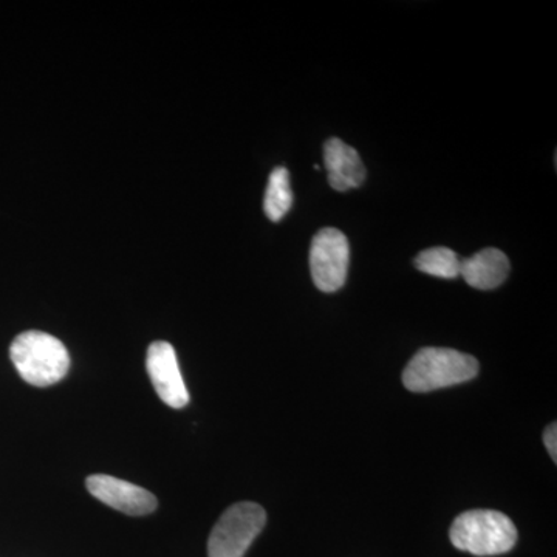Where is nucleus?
Segmentation results:
<instances>
[{
	"label": "nucleus",
	"instance_id": "nucleus-1",
	"mask_svg": "<svg viewBox=\"0 0 557 557\" xmlns=\"http://www.w3.org/2000/svg\"><path fill=\"white\" fill-rule=\"evenodd\" d=\"M479 375V361L453 348H421L403 372V383L410 392L437 391L468 383Z\"/></svg>",
	"mask_w": 557,
	"mask_h": 557
},
{
	"label": "nucleus",
	"instance_id": "nucleus-2",
	"mask_svg": "<svg viewBox=\"0 0 557 557\" xmlns=\"http://www.w3.org/2000/svg\"><path fill=\"white\" fill-rule=\"evenodd\" d=\"M10 358L25 383L49 387L69 373L67 348L49 333L28 330L11 343Z\"/></svg>",
	"mask_w": 557,
	"mask_h": 557
},
{
	"label": "nucleus",
	"instance_id": "nucleus-3",
	"mask_svg": "<svg viewBox=\"0 0 557 557\" xmlns=\"http://www.w3.org/2000/svg\"><path fill=\"white\" fill-rule=\"evenodd\" d=\"M450 542L461 552L474 556H498L511 552L518 530L504 512L474 509L458 516L449 531Z\"/></svg>",
	"mask_w": 557,
	"mask_h": 557
},
{
	"label": "nucleus",
	"instance_id": "nucleus-4",
	"mask_svg": "<svg viewBox=\"0 0 557 557\" xmlns=\"http://www.w3.org/2000/svg\"><path fill=\"white\" fill-rule=\"evenodd\" d=\"M267 523L265 509L240 502L223 512L208 541L209 557H244Z\"/></svg>",
	"mask_w": 557,
	"mask_h": 557
},
{
	"label": "nucleus",
	"instance_id": "nucleus-5",
	"mask_svg": "<svg viewBox=\"0 0 557 557\" xmlns=\"http://www.w3.org/2000/svg\"><path fill=\"white\" fill-rule=\"evenodd\" d=\"M350 265V245L346 234L336 228H322L310 248V271L321 292L335 293L344 287Z\"/></svg>",
	"mask_w": 557,
	"mask_h": 557
},
{
	"label": "nucleus",
	"instance_id": "nucleus-6",
	"mask_svg": "<svg viewBox=\"0 0 557 557\" xmlns=\"http://www.w3.org/2000/svg\"><path fill=\"white\" fill-rule=\"evenodd\" d=\"M146 369L164 405L174 409H182L188 405L189 392L180 372L177 354L170 343L157 341L150 344Z\"/></svg>",
	"mask_w": 557,
	"mask_h": 557
},
{
	"label": "nucleus",
	"instance_id": "nucleus-7",
	"mask_svg": "<svg viewBox=\"0 0 557 557\" xmlns=\"http://www.w3.org/2000/svg\"><path fill=\"white\" fill-rule=\"evenodd\" d=\"M87 490L91 496L97 497L102 504L124 515L146 516L156 511L157 497L145 487L134 485L112 478V475L95 474L87 479Z\"/></svg>",
	"mask_w": 557,
	"mask_h": 557
},
{
	"label": "nucleus",
	"instance_id": "nucleus-8",
	"mask_svg": "<svg viewBox=\"0 0 557 557\" xmlns=\"http://www.w3.org/2000/svg\"><path fill=\"white\" fill-rule=\"evenodd\" d=\"M324 164L329 183L338 193L358 188L364 183L366 168L358 150L339 138H330L324 145Z\"/></svg>",
	"mask_w": 557,
	"mask_h": 557
},
{
	"label": "nucleus",
	"instance_id": "nucleus-9",
	"mask_svg": "<svg viewBox=\"0 0 557 557\" xmlns=\"http://www.w3.org/2000/svg\"><path fill=\"white\" fill-rule=\"evenodd\" d=\"M509 260L497 248H486L475 252L471 258L461 259L460 276L468 285L478 289H494L507 281Z\"/></svg>",
	"mask_w": 557,
	"mask_h": 557
},
{
	"label": "nucleus",
	"instance_id": "nucleus-10",
	"mask_svg": "<svg viewBox=\"0 0 557 557\" xmlns=\"http://www.w3.org/2000/svg\"><path fill=\"white\" fill-rule=\"evenodd\" d=\"M292 205L293 190L288 171L285 168H276L271 172L269 186L265 190V200H263L267 218L271 222H278L287 215Z\"/></svg>",
	"mask_w": 557,
	"mask_h": 557
},
{
	"label": "nucleus",
	"instance_id": "nucleus-11",
	"mask_svg": "<svg viewBox=\"0 0 557 557\" xmlns=\"http://www.w3.org/2000/svg\"><path fill=\"white\" fill-rule=\"evenodd\" d=\"M460 262L457 252L446 247L424 249L416 258V267L429 276L457 278L460 276Z\"/></svg>",
	"mask_w": 557,
	"mask_h": 557
},
{
	"label": "nucleus",
	"instance_id": "nucleus-12",
	"mask_svg": "<svg viewBox=\"0 0 557 557\" xmlns=\"http://www.w3.org/2000/svg\"><path fill=\"white\" fill-rule=\"evenodd\" d=\"M544 443L547 446L549 456H552L553 461H557V424H549L547 429H545L544 434Z\"/></svg>",
	"mask_w": 557,
	"mask_h": 557
}]
</instances>
